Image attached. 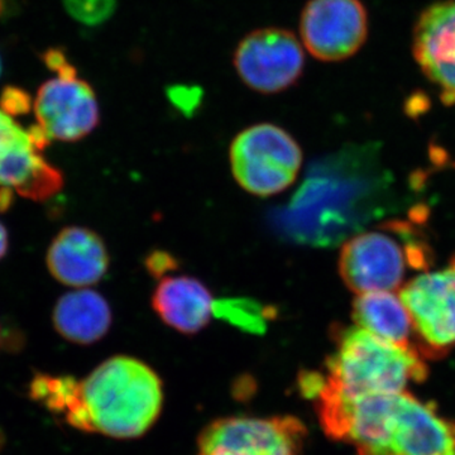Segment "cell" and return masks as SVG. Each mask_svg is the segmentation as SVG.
<instances>
[{"instance_id": "d6986e66", "label": "cell", "mask_w": 455, "mask_h": 455, "mask_svg": "<svg viewBox=\"0 0 455 455\" xmlns=\"http://www.w3.org/2000/svg\"><path fill=\"white\" fill-rule=\"evenodd\" d=\"M32 99L28 92L14 86H8L3 90L0 97V109L4 110L9 116H20L31 110Z\"/></svg>"}, {"instance_id": "7a4b0ae2", "label": "cell", "mask_w": 455, "mask_h": 455, "mask_svg": "<svg viewBox=\"0 0 455 455\" xmlns=\"http://www.w3.org/2000/svg\"><path fill=\"white\" fill-rule=\"evenodd\" d=\"M309 235L322 244L339 243L396 205L395 178L379 146H353L326 164L309 196Z\"/></svg>"}, {"instance_id": "44dd1931", "label": "cell", "mask_w": 455, "mask_h": 455, "mask_svg": "<svg viewBox=\"0 0 455 455\" xmlns=\"http://www.w3.org/2000/svg\"><path fill=\"white\" fill-rule=\"evenodd\" d=\"M8 250V233L4 226L0 223V259L4 257Z\"/></svg>"}, {"instance_id": "7c38bea8", "label": "cell", "mask_w": 455, "mask_h": 455, "mask_svg": "<svg viewBox=\"0 0 455 455\" xmlns=\"http://www.w3.org/2000/svg\"><path fill=\"white\" fill-rule=\"evenodd\" d=\"M38 125L25 130L0 109V187L33 200L47 199L62 187V175L42 157L49 143Z\"/></svg>"}, {"instance_id": "4fadbf2b", "label": "cell", "mask_w": 455, "mask_h": 455, "mask_svg": "<svg viewBox=\"0 0 455 455\" xmlns=\"http://www.w3.org/2000/svg\"><path fill=\"white\" fill-rule=\"evenodd\" d=\"M412 55L447 106H455V0L424 9L412 32Z\"/></svg>"}, {"instance_id": "6da1fadb", "label": "cell", "mask_w": 455, "mask_h": 455, "mask_svg": "<svg viewBox=\"0 0 455 455\" xmlns=\"http://www.w3.org/2000/svg\"><path fill=\"white\" fill-rule=\"evenodd\" d=\"M320 425L357 455H455V421L406 391L334 398Z\"/></svg>"}, {"instance_id": "30bf717a", "label": "cell", "mask_w": 455, "mask_h": 455, "mask_svg": "<svg viewBox=\"0 0 455 455\" xmlns=\"http://www.w3.org/2000/svg\"><path fill=\"white\" fill-rule=\"evenodd\" d=\"M305 436V425L295 416H232L203 430L197 455H299Z\"/></svg>"}, {"instance_id": "52a82bcc", "label": "cell", "mask_w": 455, "mask_h": 455, "mask_svg": "<svg viewBox=\"0 0 455 455\" xmlns=\"http://www.w3.org/2000/svg\"><path fill=\"white\" fill-rule=\"evenodd\" d=\"M229 156L235 181L247 193L262 197L286 190L302 164L298 142L271 123H259L236 134Z\"/></svg>"}, {"instance_id": "3957f363", "label": "cell", "mask_w": 455, "mask_h": 455, "mask_svg": "<svg viewBox=\"0 0 455 455\" xmlns=\"http://www.w3.org/2000/svg\"><path fill=\"white\" fill-rule=\"evenodd\" d=\"M163 403L158 374L140 359L116 355L79 382L77 405L68 424L110 438H137L151 429Z\"/></svg>"}, {"instance_id": "277c9868", "label": "cell", "mask_w": 455, "mask_h": 455, "mask_svg": "<svg viewBox=\"0 0 455 455\" xmlns=\"http://www.w3.org/2000/svg\"><path fill=\"white\" fill-rule=\"evenodd\" d=\"M337 348L326 359L325 372L315 373L305 397L317 394L341 398L394 395L410 382L421 383L429 370L420 353L374 337L359 326L334 331Z\"/></svg>"}, {"instance_id": "5b68a950", "label": "cell", "mask_w": 455, "mask_h": 455, "mask_svg": "<svg viewBox=\"0 0 455 455\" xmlns=\"http://www.w3.org/2000/svg\"><path fill=\"white\" fill-rule=\"evenodd\" d=\"M416 221L391 220L379 230L352 236L341 248L339 274L350 291L361 293L401 289L407 268L427 271L434 252Z\"/></svg>"}, {"instance_id": "ac0fdd59", "label": "cell", "mask_w": 455, "mask_h": 455, "mask_svg": "<svg viewBox=\"0 0 455 455\" xmlns=\"http://www.w3.org/2000/svg\"><path fill=\"white\" fill-rule=\"evenodd\" d=\"M74 20L95 26L106 22L116 8V0H62Z\"/></svg>"}, {"instance_id": "603a6c76", "label": "cell", "mask_w": 455, "mask_h": 455, "mask_svg": "<svg viewBox=\"0 0 455 455\" xmlns=\"http://www.w3.org/2000/svg\"><path fill=\"white\" fill-rule=\"evenodd\" d=\"M0 76H2V57H0Z\"/></svg>"}, {"instance_id": "ba28073f", "label": "cell", "mask_w": 455, "mask_h": 455, "mask_svg": "<svg viewBox=\"0 0 455 455\" xmlns=\"http://www.w3.org/2000/svg\"><path fill=\"white\" fill-rule=\"evenodd\" d=\"M421 357L439 358L455 347V253L448 267L424 272L401 286Z\"/></svg>"}, {"instance_id": "9c48e42d", "label": "cell", "mask_w": 455, "mask_h": 455, "mask_svg": "<svg viewBox=\"0 0 455 455\" xmlns=\"http://www.w3.org/2000/svg\"><path fill=\"white\" fill-rule=\"evenodd\" d=\"M233 66L242 83L253 92L278 94L301 79L304 47L290 29L266 27L248 33L239 42Z\"/></svg>"}, {"instance_id": "8992f818", "label": "cell", "mask_w": 455, "mask_h": 455, "mask_svg": "<svg viewBox=\"0 0 455 455\" xmlns=\"http://www.w3.org/2000/svg\"><path fill=\"white\" fill-rule=\"evenodd\" d=\"M44 61L56 75L42 84L33 101L38 127L52 140L76 142L85 139L100 122L94 89L79 77L62 51H47Z\"/></svg>"}, {"instance_id": "2e32d148", "label": "cell", "mask_w": 455, "mask_h": 455, "mask_svg": "<svg viewBox=\"0 0 455 455\" xmlns=\"http://www.w3.org/2000/svg\"><path fill=\"white\" fill-rule=\"evenodd\" d=\"M52 320L56 331L66 340L88 346L97 343L109 331L112 310L100 293L77 289L59 299Z\"/></svg>"}, {"instance_id": "9a60e30c", "label": "cell", "mask_w": 455, "mask_h": 455, "mask_svg": "<svg viewBox=\"0 0 455 455\" xmlns=\"http://www.w3.org/2000/svg\"><path fill=\"white\" fill-rule=\"evenodd\" d=\"M152 307L164 324L196 334L211 322L215 304L208 287L190 276L164 277L156 287Z\"/></svg>"}, {"instance_id": "e0dca14e", "label": "cell", "mask_w": 455, "mask_h": 455, "mask_svg": "<svg viewBox=\"0 0 455 455\" xmlns=\"http://www.w3.org/2000/svg\"><path fill=\"white\" fill-rule=\"evenodd\" d=\"M353 320L368 333L419 352L411 319L400 296L391 291L361 293L353 301Z\"/></svg>"}, {"instance_id": "5bb4252c", "label": "cell", "mask_w": 455, "mask_h": 455, "mask_svg": "<svg viewBox=\"0 0 455 455\" xmlns=\"http://www.w3.org/2000/svg\"><path fill=\"white\" fill-rule=\"evenodd\" d=\"M47 266L59 283L88 289L106 276L109 254L97 233L88 228L68 227L51 243Z\"/></svg>"}, {"instance_id": "8fae6325", "label": "cell", "mask_w": 455, "mask_h": 455, "mask_svg": "<svg viewBox=\"0 0 455 455\" xmlns=\"http://www.w3.org/2000/svg\"><path fill=\"white\" fill-rule=\"evenodd\" d=\"M302 46L314 59L339 62L363 47L370 32L367 8L361 0H309L300 16Z\"/></svg>"}, {"instance_id": "7402d4cb", "label": "cell", "mask_w": 455, "mask_h": 455, "mask_svg": "<svg viewBox=\"0 0 455 455\" xmlns=\"http://www.w3.org/2000/svg\"><path fill=\"white\" fill-rule=\"evenodd\" d=\"M3 9H4V2L0 0V14H2Z\"/></svg>"}, {"instance_id": "ffe728a7", "label": "cell", "mask_w": 455, "mask_h": 455, "mask_svg": "<svg viewBox=\"0 0 455 455\" xmlns=\"http://www.w3.org/2000/svg\"><path fill=\"white\" fill-rule=\"evenodd\" d=\"M149 271L155 275L164 274L176 267L175 260L167 253H155L147 259Z\"/></svg>"}]
</instances>
